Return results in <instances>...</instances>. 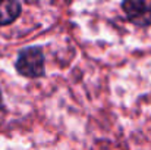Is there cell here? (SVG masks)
<instances>
[{
  "mask_svg": "<svg viewBox=\"0 0 151 150\" xmlns=\"http://www.w3.org/2000/svg\"><path fill=\"white\" fill-rule=\"evenodd\" d=\"M15 66L27 78H40L44 75V54L38 47H27L19 51Z\"/></svg>",
  "mask_w": 151,
  "mask_h": 150,
  "instance_id": "obj_1",
  "label": "cell"
},
{
  "mask_svg": "<svg viewBox=\"0 0 151 150\" xmlns=\"http://www.w3.org/2000/svg\"><path fill=\"white\" fill-rule=\"evenodd\" d=\"M128 21L138 27L151 25V1L150 0H126L122 4Z\"/></svg>",
  "mask_w": 151,
  "mask_h": 150,
  "instance_id": "obj_2",
  "label": "cell"
},
{
  "mask_svg": "<svg viewBox=\"0 0 151 150\" xmlns=\"http://www.w3.org/2000/svg\"><path fill=\"white\" fill-rule=\"evenodd\" d=\"M21 13V4L15 0L0 1V25L12 24Z\"/></svg>",
  "mask_w": 151,
  "mask_h": 150,
  "instance_id": "obj_3",
  "label": "cell"
},
{
  "mask_svg": "<svg viewBox=\"0 0 151 150\" xmlns=\"http://www.w3.org/2000/svg\"><path fill=\"white\" fill-rule=\"evenodd\" d=\"M3 107V99H1V93H0V109Z\"/></svg>",
  "mask_w": 151,
  "mask_h": 150,
  "instance_id": "obj_4",
  "label": "cell"
}]
</instances>
